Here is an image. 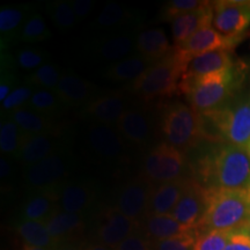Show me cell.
Returning a JSON list of instances; mask_svg holds the SVG:
<instances>
[{
	"mask_svg": "<svg viewBox=\"0 0 250 250\" xmlns=\"http://www.w3.org/2000/svg\"><path fill=\"white\" fill-rule=\"evenodd\" d=\"M21 250H54V249H49V248H39V247H33L29 245H22L21 247Z\"/></svg>",
	"mask_w": 250,
	"mask_h": 250,
	"instance_id": "obj_49",
	"label": "cell"
},
{
	"mask_svg": "<svg viewBox=\"0 0 250 250\" xmlns=\"http://www.w3.org/2000/svg\"><path fill=\"white\" fill-rule=\"evenodd\" d=\"M138 35L139 29H133L95 36L90 44V54L99 62H120L134 55Z\"/></svg>",
	"mask_w": 250,
	"mask_h": 250,
	"instance_id": "obj_12",
	"label": "cell"
},
{
	"mask_svg": "<svg viewBox=\"0 0 250 250\" xmlns=\"http://www.w3.org/2000/svg\"><path fill=\"white\" fill-rule=\"evenodd\" d=\"M197 239V230L174 236L170 239L153 242L154 250H193Z\"/></svg>",
	"mask_w": 250,
	"mask_h": 250,
	"instance_id": "obj_42",
	"label": "cell"
},
{
	"mask_svg": "<svg viewBox=\"0 0 250 250\" xmlns=\"http://www.w3.org/2000/svg\"><path fill=\"white\" fill-rule=\"evenodd\" d=\"M95 187L88 180H70L58 191V205L62 211L83 214L95 198Z\"/></svg>",
	"mask_w": 250,
	"mask_h": 250,
	"instance_id": "obj_19",
	"label": "cell"
},
{
	"mask_svg": "<svg viewBox=\"0 0 250 250\" xmlns=\"http://www.w3.org/2000/svg\"><path fill=\"white\" fill-rule=\"evenodd\" d=\"M17 232L24 245L49 249H55L58 245L50 234L46 224L42 221L20 220L17 225Z\"/></svg>",
	"mask_w": 250,
	"mask_h": 250,
	"instance_id": "obj_33",
	"label": "cell"
},
{
	"mask_svg": "<svg viewBox=\"0 0 250 250\" xmlns=\"http://www.w3.org/2000/svg\"><path fill=\"white\" fill-rule=\"evenodd\" d=\"M96 86L71 72H62V79L56 89L65 105L73 108H86L96 99Z\"/></svg>",
	"mask_w": 250,
	"mask_h": 250,
	"instance_id": "obj_21",
	"label": "cell"
},
{
	"mask_svg": "<svg viewBox=\"0 0 250 250\" xmlns=\"http://www.w3.org/2000/svg\"><path fill=\"white\" fill-rule=\"evenodd\" d=\"M142 22V14L136 9L127 7L117 2H107L99 14L90 22V29L94 35L118 33L124 30L139 29Z\"/></svg>",
	"mask_w": 250,
	"mask_h": 250,
	"instance_id": "obj_15",
	"label": "cell"
},
{
	"mask_svg": "<svg viewBox=\"0 0 250 250\" xmlns=\"http://www.w3.org/2000/svg\"><path fill=\"white\" fill-rule=\"evenodd\" d=\"M240 77L235 65L227 70L213 72L199 78H182L179 94L187 100L198 114L223 108L233 98L239 86Z\"/></svg>",
	"mask_w": 250,
	"mask_h": 250,
	"instance_id": "obj_4",
	"label": "cell"
},
{
	"mask_svg": "<svg viewBox=\"0 0 250 250\" xmlns=\"http://www.w3.org/2000/svg\"><path fill=\"white\" fill-rule=\"evenodd\" d=\"M49 58L48 52L39 49H22L13 57L15 66L24 71H36L37 68L46 64Z\"/></svg>",
	"mask_w": 250,
	"mask_h": 250,
	"instance_id": "obj_39",
	"label": "cell"
},
{
	"mask_svg": "<svg viewBox=\"0 0 250 250\" xmlns=\"http://www.w3.org/2000/svg\"><path fill=\"white\" fill-rule=\"evenodd\" d=\"M67 145L68 137L64 130L37 136H26L19 161L27 167L48 158Z\"/></svg>",
	"mask_w": 250,
	"mask_h": 250,
	"instance_id": "obj_17",
	"label": "cell"
},
{
	"mask_svg": "<svg viewBox=\"0 0 250 250\" xmlns=\"http://www.w3.org/2000/svg\"><path fill=\"white\" fill-rule=\"evenodd\" d=\"M249 4H250V1H249Z\"/></svg>",
	"mask_w": 250,
	"mask_h": 250,
	"instance_id": "obj_51",
	"label": "cell"
},
{
	"mask_svg": "<svg viewBox=\"0 0 250 250\" xmlns=\"http://www.w3.org/2000/svg\"><path fill=\"white\" fill-rule=\"evenodd\" d=\"M173 49L174 46L170 45L167 35L160 28L143 30L137 37L136 54L147 59L152 64L170 55Z\"/></svg>",
	"mask_w": 250,
	"mask_h": 250,
	"instance_id": "obj_26",
	"label": "cell"
},
{
	"mask_svg": "<svg viewBox=\"0 0 250 250\" xmlns=\"http://www.w3.org/2000/svg\"><path fill=\"white\" fill-rule=\"evenodd\" d=\"M83 147L89 161L107 168L125 167L131 161V145L116 126L89 122L83 133Z\"/></svg>",
	"mask_w": 250,
	"mask_h": 250,
	"instance_id": "obj_6",
	"label": "cell"
},
{
	"mask_svg": "<svg viewBox=\"0 0 250 250\" xmlns=\"http://www.w3.org/2000/svg\"><path fill=\"white\" fill-rule=\"evenodd\" d=\"M62 76V72L61 68L51 64V62H46L28 77L27 83L33 85L35 88L49 89L56 92Z\"/></svg>",
	"mask_w": 250,
	"mask_h": 250,
	"instance_id": "obj_37",
	"label": "cell"
},
{
	"mask_svg": "<svg viewBox=\"0 0 250 250\" xmlns=\"http://www.w3.org/2000/svg\"><path fill=\"white\" fill-rule=\"evenodd\" d=\"M52 36L51 30L45 22L44 18L39 13H33L27 19L20 33V41L27 44H35L49 40Z\"/></svg>",
	"mask_w": 250,
	"mask_h": 250,
	"instance_id": "obj_36",
	"label": "cell"
},
{
	"mask_svg": "<svg viewBox=\"0 0 250 250\" xmlns=\"http://www.w3.org/2000/svg\"><path fill=\"white\" fill-rule=\"evenodd\" d=\"M187 168L186 153L168 143L161 142L144 156L142 174L153 186H159L183 179Z\"/></svg>",
	"mask_w": 250,
	"mask_h": 250,
	"instance_id": "obj_9",
	"label": "cell"
},
{
	"mask_svg": "<svg viewBox=\"0 0 250 250\" xmlns=\"http://www.w3.org/2000/svg\"><path fill=\"white\" fill-rule=\"evenodd\" d=\"M34 13V6L13 5L0 9V39L1 51L20 39V33L27 19Z\"/></svg>",
	"mask_w": 250,
	"mask_h": 250,
	"instance_id": "obj_23",
	"label": "cell"
},
{
	"mask_svg": "<svg viewBox=\"0 0 250 250\" xmlns=\"http://www.w3.org/2000/svg\"><path fill=\"white\" fill-rule=\"evenodd\" d=\"M144 232L153 242L197 230V228L186 226L179 223L173 214H147L144 218Z\"/></svg>",
	"mask_w": 250,
	"mask_h": 250,
	"instance_id": "obj_24",
	"label": "cell"
},
{
	"mask_svg": "<svg viewBox=\"0 0 250 250\" xmlns=\"http://www.w3.org/2000/svg\"><path fill=\"white\" fill-rule=\"evenodd\" d=\"M12 159L7 158V156L1 155V159H0V180L1 182H8V180L11 179L14 175V169L13 166L11 164Z\"/></svg>",
	"mask_w": 250,
	"mask_h": 250,
	"instance_id": "obj_47",
	"label": "cell"
},
{
	"mask_svg": "<svg viewBox=\"0 0 250 250\" xmlns=\"http://www.w3.org/2000/svg\"><path fill=\"white\" fill-rule=\"evenodd\" d=\"M159 132L164 142L187 153L203 140L201 115L186 103L175 102L162 111Z\"/></svg>",
	"mask_w": 250,
	"mask_h": 250,
	"instance_id": "obj_7",
	"label": "cell"
},
{
	"mask_svg": "<svg viewBox=\"0 0 250 250\" xmlns=\"http://www.w3.org/2000/svg\"><path fill=\"white\" fill-rule=\"evenodd\" d=\"M230 51H211L196 56L188 62L182 78H199L234 66Z\"/></svg>",
	"mask_w": 250,
	"mask_h": 250,
	"instance_id": "obj_27",
	"label": "cell"
},
{
	"mask_svg": "<svg viewBox=\"0 0 250 250\" xmlns=\"http://www.w3.org/2000/svg\"><path fill=\"white\" fill-rule=\"evenodd\" d=\"M189 177L154 186L149 199L148 214H169L182 197Z\"/></svg>",
	"mask_w": 250,
	"mask_h": 250,
	"instance_id": "obj_25",
	"label": "cell"
},
{
	"mask_svg": "<svg viewBox=\"0 0 250 250\" xmlns=\"http://www.w3.org/2000/svg\"><path fill=\"white\" fill-rule=\"evenodd\" d=\"M45 224L50 234L59 243L64 240H70L83 230V214L57 210L45 221Z\"/></svg>",
	"mask_w": 250,
	"mask_h": 250,
	"instance_id": "obj_31",
	"label": "cell"
},
{
	"mask_svg": "<svg viewBox=\"0 0 250 250\" xmlns=\"http://www.w3.org/2000/svg\"><path fill=\"white\" fill-rule=\"evenodd\" d=\"M86 250H114V249L109 248V247L99 242V243H94V245H90Z\"/></svg>",
	"mask_w": 250,
	"mask_h": 250,
	"instance_id": "obj_48",
	"label": "cell"
},
{
	"mask_svg": "<svg viewBox=\"0 0 250 250\" xmlns=\"http://www.w3.org/2000/svg\"><path fill=\"white\" fill-rule=\"evenodd\" d=\"M213 20V2L210 1L204 7L180 15L171 21L174 46L182 45L186 41L203 28L211 27Z\"/></svg>",
	"mask_w": 250,
	"mask_h": 250,
	"instance_id": "obj_22",
	"label": "cell"
},
{
	"mask_svg": "<svg viewBox=\"0 0 250 250\" xmlns=\"http://www.w3.org/2000/svg\"><path fill=\"white\" fill-rule=\"evenodd\" d=\"M243 40V36H225L213 27H206L186 41L182 45L174 46L175 51L187 62L196 56L211 51H230Z\"/></svg>",
	"mask_w": 250,
	"mask_h": 250,
	"instance_id": "obj_13",
	"label": "cell"
},
{
	"mask_svg": "<svg viewBox=\"0 0 250 250\" xmlns=\"http://www.w3.org/2000/svg\"><path fill=\"white\" fill-rule=\"evenodd\" d=\"M151 65L152 62H148L147 59L142 57L138 54H134L130 57L122 59L120 62L107 65L104 67L103 74L108 80L116 81V83H124V81L133 83Z\"/></svg>",
	"mask_w": 250,
	"mask_h": 250,
	"instance_id": "obj_30",
	"label": "cell"
},
{
	"mask_svg": "<svg viewBox=\"0 0 250 250\" xmlns=\"http://www.w3.org/2000/svg\"><path fill=\"white\" fill-rule=\"evenodd\" d=\"M114 250H154L153 243L147 237L140 236L138 233H134L125 239L121 245H118Z\"/></svg>",
	"mask_w": 250,
	"mask_h": 250,
	"instance_id": "obj_44",
	"label": "cell"
},
{
	"mask_svg": "<svg viewBox=\"0 0 250 250\" xmlns=\"http://www.w3.org/2000/svg\"><path fill=\"white\" fill-rule=\"evenodd\" d=\"M45 11L52 24L59 30L70 31L79 23L70 1H62V0L51 1L45 6Z\"/></svg>",
	"mask_w": 250,
	"mask_h": 250,
	"instance_id": "obj_35",
	"label": "cell"
},
{
	"mask_svg": "<svg viewBox=\"0 0 250 250\" xmlns=\"http://www.w3.org/2000/svg\"><path fill=\"white\" fill-rule=\"evenodd\" d=\"M250 226V190L208 188L204 214L197 234L208 230H235Z\"/></svg>",
	"mask_w": 250,
	"mask_h": 250,
	"instance_id": "obj_3",
	"label": "cell"
},
{
	"mask_svg": "<svg viewBox=\"0 0 250 250\" xmlns=\"http://www.w3.org/2000/svg\"><path fill=\"white\" fill-rule=\"evenodd\" d=\"M250 26V4L240 0L213 1L212 27L225 36H241Z\"/></svg>",
	"mask_w": 250,
	"mask_h": 250,
	"instance_id": "obj_14",
	"label": "cell"
},
{
	"mask_svg": "<svg viewBox=\"0 0 250 250\" xmlns=\"http://www.w3.org/2000/svg\"><path fill=\"white\" fill-rule=\"evenodd\" d=\"M76 166L70 145L65 146L36 164L27 166L22 170V183L29 192H58L64 186Z\"/></svg>",
	"mask_w": 250,
	"mask_h": 250,
	"instance_id": "obj_8",
	"label": "cell"
},
{
	"mask_svg": "<svg viewBox=\"0 0 250 250\" xmlns=\"http://www.w3.org/2000/svg\"><path fill=\"white\" fill-rule=\"evenodd\" d=\"M233 230H208L197 234L193 250H225Z\"/></svg>",
	"mask_w": 250,
	"mask_h": 250,
	"instance_id": "obj_38",
	"label": "cell"
},
{
	"mask_svg": "<svg viewBox=\"0 0 250 250\" xmlns=\"http://www.w3.org/2000/svg\"><path fill=\"white\" fill-rule=\"evenodd\" d=\"M193 179L211 189L250 190V155L246 148L217 144L197 161Z\"/></svg>",
	"mask_w": 250,
	"mask_h": 250,
	"instance_id": "obj_1",
	"label": "cell"
},
{
	"mask_svg": "<svg viewBox=\"0 0 250 250\" xmlns=\"http://www.w3.org/2000/svg\"><path fill=\"white\" fill-rule=\"evenodd\" d=\"M26 107L44 116L55 118L62 114L66 105L55 90L36 88Z\"/></svg>",
	"mask_w": 250,
	"mask_h": 250,
	"instance_id": "obj_34",
	"label": "cell"
},
{
	"mask_svg": "<svg viewBox=\"0 0 250 250\" xmlns=\"http://www.w3.org/2000/svg\"><path fill=\"white\" fill-rule=\"evenodd\" d=\"M208 201V188L193 177H189L182 197L171 212L173 217L186 226L197 228L204 214Z\"/></svg>",
	"mask_w": 250,
	"mask_h": 250,
	"instance_id": "obj_16",
	"label": "cell"
},
{
	"mask_svg": "<svg viewBox=\"0 0 250 250\" xmlns=\"http://www.w3.org/2000/svg\"><path fill=\"white\" fill-rule=\"evenodd\" d=\"M188 62L176 54L175 49L161 61L153 62L138 79L130 83L131 93L144 102L170 98L179 94V85Z\"/></svg>",
	"mask_w": 250,
	"mask_h": 250,
	"instance_id": "obj_5",
	"label": "cell"
},
{
	"mask_svg": "<svg viewBox=\"0 0 250 250\" xmlns=\"http://www.w3.org/2000/svg\"><path fill=\"white\" fill-rule=\"evenodd\" d=\"M249 227H250V226H249Z\"/></svg>",
	"mask_w": 250,
	"mask_h": 250,
	"instance_id": "obj_52",
	"label": "cell"
},
{
	"mask_svg": "<svg viewBox=\"0 0 250 250\" xmlns=\"http://www.w3.org/2000/svg\"><path fill=\"white\" fill-rule=\"evenodd\" d=\"M118 132L131 146L139 149L149 147L155 136V125L147 108L131 105L116 125Z\"/></svg>",
	"mask_w": 250,
	"mask_h": 250,
	"instance_id": "obj_11",
	"label": "cell"
},
{
	"mask_svg": "<svg viewBox=\"0 0 250 250\" xmlns=\"http://www.w3.org/2000/svg\"><path fill=\"white\" fill-rule=\"evenodd\" d=\"M8 115V117L18 124L26 136H37L62 130L61 126H58L54 118L39 114L27 107L17 109Z\"/></svg>",
	"mask_w": 250,
	"mask_h": 250,
	"instance_id": "obj_29",
	"label": "cell"
},
{
	"mask_svg": "<svg viewBox=\"0 0 250 250\" xmlns=\"http://www.w3.org/2000/svg\"><path fill=\"white\" fill-rule=\"evenodd\" d=\"M154 186L142 174L125 181L118 188L115 208L122 214L138 221L148 214L149 199Z\"/></svg>",
	"mask_w": 250,
	"mask_h": 250,
	"instance_id": "obj_10",
	"label": "cell"
},
{
	"mask_svg": "<svg viewBox=\"0 0 250 250\" xmlns=\"http://www.w3.org/2000/svg\"><path fill=\"white\" fill-rule=\"evenodd\" d=\"M58 192H30L21 206V220L45 223L57 211Z\"/></svg>",
	"mask_w": 250,
	"mask_h": 250,
	"instance_id": "obj_28",
	"label": "cell"
},
{
	"mask_svg": "<svg viewBox=\"0 0 250 250\" xmlns=\"http://www.w3.org/2000/svg\"><path fill=\"white\" fill-rule=\"evenodd\" d=\"M210 1H202V0H171L168 1L161 12V18L165 21H173L180 15L190 13L197 9L204 7Z\"/></svg>",
	"mask_w": 250,
	"mask_h": 250,
	"instance_id": "obj_40",
	"label": "cell"
},
{
	"mask_svg": "<svg viewBox=\"0 0 250 250\" xmlns=\"http://www.w3.org/2000/svg\"><path fill=\"white\" fill-rule=\"evenodd\" d=\"M246 149H247V152H248V154L250 155V143L248 144V146H247Z\"/></svg>",
	"mask_w": 250,
	"mask_h": 250,
	"instance_id": "obj_50",
	"label": "cell"
},
{
	"mask_svg": "<svg viewBox=\"0 0 250 250\" xmlns=\"http://www.w3.org/2000/svg\"><path fill=\"white\" fill-rule=\"evenodd\" d=\"M199 115L203 140L247 148L250 143V99L235 100Z\"/></svg>",
	"mask_w": 250,
	"mask_h": 250,
	"instance_id": "obj_2",
	"label": "cell"
},
{
	"mask_svg": "<svg viewBox=\"0 0 250 250\" xmlns=\"http://www.w3.org/2000/svg\"><path fill=\"white\" fill-rule=\"evenodd\" d=\"M70 5L78 20L80 21L90 15L94 9V6H95V2L92 1V0H72V1H70Z\"/></svg>",
	"mask_w": 250,
	"mask_h": 250,
	"instance_id": "obj_46",
	"label": "cell"
},
{
	"mask_svg": "<svg viewBox=\"0 0 250 250\" xmlns=\"http://www.w3.org/2000/svg\"><path fill=\"white\" fill-rule=\"evenodd\" d=\"M26 134L21 131L18 124L8 116L1 117L0 123V152L12 160H19L22 151Z\"/></svg>",
	"mask_w": 250,
	"mask_h": 250,
	"instance_id": "obj_32",
	"label": "cell"
},
{
	"mask_svg": "<svg viewBox=\"0 0 250 250\" xmlns=\"http://www.w3.org/2000/svg\"><path fill=\"white\" fill-rule=\"evenodd\" d=\"M17 78L13 67H1V80H0V102H4L6 98L15 89Z\"/></svg>",
	"mask_w": 250,
	"mask_h": 250,
	"instance_id": "obj_45",
	"label": "cell"
},
{
	"mask_svg": "<svg viewBox=\"0 0 250 250\" xmlns=\"http://www.w3.org/2000/svg\"><path fill=\"white\" fill-rule=\"evenodd\" d=\"M130 107L125 94L114 92L96 98L83 109V114L88 118L89 122L116 126L124 112Z\"/></svg>",
	"mask_w": 250,
	"mask_h": 250,
	"instance_id": "obj_18",
	"label": "cell"
},
{
	"mask_svg": "<svg viewBox=\"0 0 250 250\" xmlns=\"http://www.w3.org/2000/svg\"><path fill=\"white\" fill-rule=\"evenodd\" d=\"M225 250H250V227L233 230Z\"/></svg>",
	"mask_w": 250,
	"mask_h": 250,
	"instance_id": "obj_43",
	"label": "cell"
},
{
	"mask_svg": "<svg viewBox=\"0 0 250 250\" xmlns=\"http://www.w3.org/2000/svg\"><path fill=\"white\" fill-rule=\"evenodd\" d=\"M139 223L126 215L122 214L116 208H110L104 214L102 224L98 229V239L100 243L115 249L125 239L137 233Z\"/></svg>",
	"mask_w": 250,
	"mask_h": 250,
	"instance_id": "obj_20",
	"label": "cell"
},
{
	"mask_svg": "<svg viewBox=\"0 0 250 250\" xmlns=\"http://www.w3.org/2000/svg\"><path fill=\"white\" fill-rule=\"evenodd\" d=\"M36 88L30 83H26L22 86L15 87V89L6 98L4 102L1 103V114L6 112H12L17 109L23 108L30 101L31 96L35 93Z\"/></svg>",
	"mask_w": 250,
	"mask_h": 250,
	"instance_id": "obj_41",
	"label": "cell"
}]
</instances>
